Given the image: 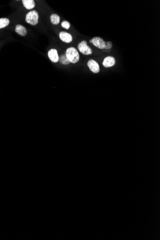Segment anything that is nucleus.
Returning a JSON list of instances; mask_svg holds the SVG:
<instances>
[{"label":"nucleus","instance_id":"1","mask_svg":"<svg viewBox=\"0 0 160 240\" xmlns=\"http://www.w3.org/2000/svg\"><path fill=\"white\" fill-rule=\"evenodd\" d=\"M66 56L71 63L75 64L79 61V53L75 47L68 48L66 51Z\"/></svg>","mask_w":160,"mask_h":240},{"label":"nucleus","instance_id":"2","mask_svg":"<svg viewBox=\"0 0 160 240\" xmlns=\"http://www.w3.org/2000/svg\"><path fill=\"white\" fill-rule=\"evenodd\" d=\"M39 15L35 10H32L25 15V22L32 25H37L38 23Z\"/></svg>","mask_w":160,"mask_h":240},{"label":"nucleus","instance_id":"3","mask_svg":"<svg viewBox=\"0 0 160 240\" xmlns=\"http://www.w3.org/2000/svg\"><path fill=\"white\" fill-rule=\"evenodd\" d=\"M77 48L79 51L85 55H90L93 53L92 49L87 45V42L85 40H83L79 43Z\"/></svg>","mask_w":160,"mask_h":240},{"label":"nucleus","instance_id":"4","mask_svg":"<svg viewBox=\"0 0 160 240\" xmlns=\"http://www.w3.org/2000/svg\"><path fill=\"white\" fill-rule=\"evenodd\" d=\"M90 42L93 44L95 47L98 48L99 49H105L106 46V42L104 39L100 37H94L91 40Z\"/></svg>","mask_w":160,"mask_h":240},{"label":"nucleus","instance_id":"5","mask_svg":"<svg viewBox=\"0 0 160 240\" xmlns=\"http://www.w3.org/2000/svg\"><path fill=\"white\" fill-rule=\"evenodd\" d=\"M87 66L93 73H98L100 72L99 65L96 60L93 59H90L87 62Z\"/></svg>","mask_w":160,"mask_h":240},{"label":"nucleus","instance_id":"6","mask_svg":"<svg viewBox=\"0 0 160 240\" xmlns=\"http://www.w3.org/2000/svg\"><path fill=\"white\" fill-rule=\"evenodd\" d=\"M48 57L53 63H57L59 61V56L58 51L55 49H52L48 51Z\"/></svg>","mask_w":160,"mask_h":240},{"label":"nucleus","instance_id":"7","mask_svg":"<svg viewBox=\"0 0 160 240\" xmlns=\"http://www.w3.org/2000/svg\"><path fill=\"white\" fill-rule=\"evenodd\" d=\"M59 37L61 40L65 43H71L73 40L71 34L65 31L61 32L59 34Z\"/></svg>","mask_w":160,"mask_h":240},{"label":"nucleus","instance_id":"8","mask_svg":"<svg viewBox=\"0 0 160 240\" xmlns=\"http://www.w3.org/2000/svg\"><path fill=\"white\" fill-rule=\"evenodd\" d=\"M116 62V59L113 57L107 56L104 59L103 65L106 68H109L115 65Z\"/></svg>","mask_w":160,"mask_h":240},{"label":"nucleus","instance_id":"9","mask_svg":"<svg viewBox=\"0 0 160 240\" xmlns=\"http://www.w3.org/2000/svg\"><path fill=\"white\" fill-rule=\"evenodd\" d=\"M15 31L22 37H25L28 34V30L25 27L20 24H18L15 28Z\"/></svg>","mask_w":160,"mask_h":240},{"label":"nucleus","instance_id":"10","mask_svg":"<svg viewBox=\"0 0 160 240\" xmlns=\"http://www.w3.org/2000/svg\"><path fill=\"white\" fill-rule=\"evenodd\" d=\"M22 2L23 6L28 10H31L35 7V3L34 0H23Z\"/></svg>","mask_w":160,"mask_h":240},{"label":"nucleus","instance_id":"11","mask_svg":"<svg viewBox=\"0 0 160 240\" xmlns=\"http://www.w3.org/2000/svg\"><path fill=\"white\" fill-rule=\"evenodd\" d=\"M60 19L61 18L59 15L56 14H51L50 17L51 23L52 24H53V25H58L60 22Z\"/></svg>","mask_w":160,"mask_h":240},{"label":"nucleus","instance_id":"12","mask_svg":"<svg viewBox=\"0 0 160 240\" xmlns=\"http://www.w3.org/2000/svg\"><path fill=\"white\" fill-rule=\"evenodd\" d=\"M10 23V20L7 18H0V29H3L9 25Z\"/></svg>","mask_w":160,"mask_h":240},{"label":"nucleus","instance_id":"13","mask_svg":"<svg viewBox=\"0 0 160 240\" xmlns=\"http://www.w3.org/2000/svg\"><path fill=\"white\" fill-rule=\"evenodd\" d=\"M59 61L61 64H63V65H69L70 63H71L69 62V60L68 59L66 54H62L59 57Z\"/></svg>","mask_w":160,"mask_h":240},{"label":"nucleus","instance_id":"14","mask_svg":"<svg viewBox=\"0 0 160 240\" xmlns=\"http://www.w3.org/2000/svg\"><path fill=\"white\" fill-rule=\"evenodd\" d=\"M61 25H62V28H64L65 29H69L71 27V24L68 21L64 20V21L62 22Z\"/></svg>","mask_w":160,"mask_h":240},{"label":"nucleus","instance_id":"15","mask_svg":"<svg viewBox=\"0 0 160 240\" xmlns=\"http://www.w3.org/2000/svg\"><path fill=\"white\" fill-rule=\"evenodd\" d=\"M112 43L111 42H106V46L105 49H111L112 47Z\"/></svg>","mask_w":160,"mask_h":240}]
</instances>
